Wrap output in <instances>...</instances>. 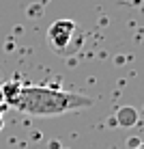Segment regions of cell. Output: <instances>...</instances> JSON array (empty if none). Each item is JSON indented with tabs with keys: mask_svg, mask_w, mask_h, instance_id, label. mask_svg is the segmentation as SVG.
Returning a JSON list of instances; mask_svg holds the SVG:
<instances>
[{
	"mask_svg": "<svg viewBox=\"0 0 144 149\" xmlns=\"http://www.w3.org/2000/svg\"><path fill=\"white\" fill-rule=\"evenodd\" d=\"M92 104H95V100L88 95L63 91L56 86L30 84V86H22L15 108L30 117H58L65 112L90 108Z\"/></svg>",
	"mask_w": 144,
	"mask_h": 149,
	"instance_id": "1",
	"label": "cell"
},
{
	"mask_svg": "<svg viewBox=\"0 0 144 149\" xmlns=\"http://www.w3.org/2000/svg\"><path fill=\"white\" fill-rule=\"evenodd\" d=\"M75 22L73 19H58V22H54L52 26L48 30V41L50 45H52V50L56 54H63L67 50V45L71 43V39H73L75 35Z\"/></svg>",
	"mask_w": 144,
	"mask_h": 149,
	"instance_id": "2",
	"label": "cell"
},
{
	"mask_svg": "<svg viewBox=\"0 0 144 149\" xmlns=\"http://www.w3.org/2000/svg\"><path fill=\"white\" fill-rule=\"evenodd\" d=\"M7 108H9L7 104H0V115H2V112L7 110ZM2 127H4V121H2V117H0V130H2Z\"/></svg>",
	"mask_w": 144,
	"mask_h": 149,
	"instance_id": "5",
	"label": "cell"
},
{
	"mask_svg": "<svg viewBox=\"0 0 144 149\" xmlns=\"http://www.w3.org/2000/svg\"><path fill=\"white\" fill-rule=\"evenodd\" d=\"M0 104H4V102H2V93H0Z\"/></svg>",
	"mask_w": 144,
	"mask_h": 149,
	"instance_id": "6",
	"label": "cell"
},
{
	"mask_svg": "<svg viewBox=\"0 0 144 149\" xmlns=\"http://www.w3.org/2000/svg\"><path fill=\"white\" fill-rule=\"evenodd\" d=\"M22 86L24 84H19L17 80L4 82V84L0 86V93H2V102H4V104L15 108V104H17V100H19V93H22Z\"/></svg>",
	"mask_w": 144,
	"mask_h": 149,
	"instance_id": "3",
	"label": "cell"
},
{
	"mask_svg": "<svg viewBox=\"0 0 144 149\" xmlns=\"http://www.w3.org/2000/svg\"><path fill=\"white\" fill-rule=\"evenodd\" d=\"M133 149H142V147H133Z\"/></svg>",
	"mask_w": 144,
	"mask_h": 149,
	"instance_id": "7",
	"label": "cell"
},
{
	"mask_svg": "<svg viewBox=\"0 0 144 149\" xmlns=\"http://www.w3.org/2000/svg\"><path fill=\"white\" fill-rule=\"evenodd\" d=\"M138 119H140V115H138V110L133 108V106H121V108L116 110V123L121 127H131L136 125Z\"/></svg>",
	"mask_w": 144,
	"mask_h": 149,
	"instance_id": "4",
	"label": "cell"
}]
</instances>
